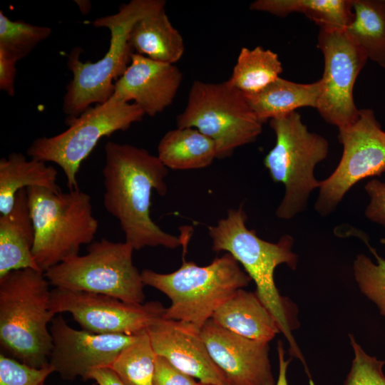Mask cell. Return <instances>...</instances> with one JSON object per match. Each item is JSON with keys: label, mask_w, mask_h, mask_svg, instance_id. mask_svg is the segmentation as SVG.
Listing matches in <instances>:
<instances>
[{"label": "cell", "mask_w": 385, "mask_h": 385, "mask_svg": "<svg viewBox=\"0 0 385 385\" xmlns=\"http://www.w3.org/2000/svg\"><path fill=\"white\" fill-rule=\"evenodd\" d=\"M104 150L103 205L119 222L125 242L134 250L182 246L181 236L165 232L150 217L153 191L167 192L168 168L158 156L132 145L110 141Z\"/></svg>", "instance_id": "1"}, {"label": "cell", "mask_w": 385, "mask_h": 385, "mask_svg": "<svg viewBox=\"0 0 385 385\" xmlns=\"http://www.w3.org/2000/svg\"><path fill=\"white\" fill-rule=\"evenodd\" d=\"M247 215L240 205L230 209L226 217L215 225L208 227L215 252L226 251L242 265L246 273L256 285V294L276 320L280 332L289 344V354L298 358L305 370L307 366L292 335L299 324L294 307L286 297H282L275 285L274 272L281 264L292 270L297 265V256L292 251L294 240L284 235L276 243L260 239L255 231L246 227Z\"/></svg>", "instance_id": "2"}, {"label": "cell", "mask_w": 385, "mask_h": 385, "mask_svg": "<svg viewBox=\"0 0 385 385\" xmlns=\"http://www.w3.org/2000/svg\"><path fill=\"white\" fill-rule=\"evenodd\" d=\"M164 0H132L122 4L118 11L93 21L96 28H107L111 40L108 50L100 60L91 63L80 59L81 48L70 53L67 66L73 77L67 85L63 111L67 118H76L92 104H102L112 96L115 83L130 63L133 49L130 34L140 19L165 9Z\"/></svg>", "instance_id": "3"}, {"label": "cell", "mask_w": 385, "mask_h": 385, "mask_svg": "<svg viewBox=\"0 0 385 385\" xmlns=\"http://www.w3.org/2000/svg\"><path fill=\"white\" fill-rule=\"evenodd\" d=\"M49 284L43 272L31 268L0 277L1 344L16 359L38 369L49 365L53 345Z\"/></svg>", "instance_id": "4"}, {"label": "cell", "mask_w": 385, "mask_h": 385, "mask_svg": "<svg viewBox=\"0 0 385 385\" xmlns=\"http://www.w3.org/2000/svg\"><path fill=\"white\" fill-rule=\"evenodd\" d=\"M141 277L144 285L160 291L171 300L164 319L190 323L199 329L237 289L252 281L228 252L206 266L183 258L180 268L173 272L144 270Z\"/></svg>", "instance_id": "5"}, {"label": "cell", "mask_w": 385, "mask_h": 385, "mask_svg": "<svg viewBox=\"0 0 385 385\" xmlns=\"http://www.w3.org/2000/svg\"><path fill=\"white\" fill-rule=\"evenodd\" d=\"M26 190L35 229L32 254L44 273L78 255L81 245L93 242L98 222L93 215L91 196L80 189L67 192L40 187Z\"/></svg>", "instance_id": "6"}, {"label": "cell", "mask_w": 385, "mask_h": 385, "mask_svg": "<svg viewBox=\"0 0 385 385\" xmlns=\"http://www.w3.org/2000/svg\"><path fill=\"white\" fill-rule=\"evenodd\" d=\"M276 143L264 159L274 182L284 185V195L276 211L289 220L302 211L311 192L319 188L314 175L316 165L328 154L327 140L309 132L296 111L270 120Z\"/></svg>", "instance_id": "7"}, {"label": "cell", "mask_w": 385, "mask_h": 385, "mask_svg": "<svg viewBox=\"0 0 385 385\" xmlns=\"http://www.w3.org/2000/svg\"><path fill=\"white\" fill-rule=\"evenodd\" d=\"M133 247L102 238L44 272L50 284L73 291L101 294L132 304L144 302V284L133 263Z\"/></svg>", "instance_id": "8"}, {"label": "cell", "mask_w": 385, "mask_h": 385, "mask_svg": "<svg viewBox=\"0 0 385 385\" xmlns=\"http://www.w3.org/2000/svg\"><path fill=\"white\" fill-rule=\"evenodd\" d=\"M176 123L178 128H196L211 138L219 159L228 158L236 148L255 141L262 130V123L245 95L227 81H194Z\"/></svg>", "instance_id": "9"}, {"label": "cell", "mask_w": 385, "mask_h": 385, "mask_svg": "<svg viewBox=\"0 0 385 385\" xmlns=\"http://www.w3.org/2000/svg\"><path fill=\"white\" fill-rule=\"evenodd\" d=\"M145 113L135 103L110 98L89 107L76 118H67L68 128L51 137L34 140L27 150L33 159L51 162L62 169L69 190L79 189L77 175L83 160L98 141L140 121Z\"/></svg>", "instance_id": "10"}, {"label": "cell", "mask_w": 385, "mask_h": 385, "mask_svg": "<svg viewBox=\"0 0 385 385\" xmlns=\"http://www.w3.org/2000/svg\"><path fill=\"white\" fill-rule=\"evenodd\" d=\"M339 140L343 145L341 160L320 182L315 204L322 215L332 212L356 183L385 172V131L372 109H360L353 124L339 128Z\"/></svg>", "instance_id": "11"}, {"label": "cell", "mask_w": 385, "mask_h": 385, "mask_svg": "<svg viewBox=\"0 0 385 385\" xmlns=\"http://www.w3.org/2000/svg\"><path fill=\"white\" fill-rule=\"evenodd\" d=\"M317 47L324 64L316 108L327 123L338 128L351 125L360 111L354 103V87L368 58L345 30L319 29Z\"/></svg>", "instance_id": "12"}, {"label": "cell", "mask_w": 385, "mask_h": 385, "mask_svg": "<svg viewBox=\"0 0 385 385\" xmlns=\"http://www.w3.org/2000/svg\"><path fill=\"white\" fill-rule=\"evenodd\" d=\"M50 307L68 312L82 329L95 334L136 335L163 318L166 308L158 301L132 304L101 294L55 287Z\"/></svg>", "instance_id": "13"}, {"label": "cell", "mask_w": 385, "mask_h": 385, "mask_svg": "<svg viewBox=\"0 0 385 385\" xmlns=\"http://www.w3.org/2000/svg\"><path fill=\"white\" fill-rule=\"evenodd\" d=\"M52 349L49 365L65 379H88L97 368L110 367L138 334H95L69 327L61 316L53 319L49 328Z\"/></svg>", "instance_id": "14"}, {"label": "cell", "mask_w": 385, "mask_h": 385, "mask_svg": "<svg viewBox=\"0 0 385 385\" xmlns=\"http://www.w3.org/2000/svg\"><path fill=\"white\" fill-rule=\"evenodd\" d=\"M214 363L229 385H275L269 342L250 339L217 324L212 319L200 329Z\"/></svg>", "instance_id": "15"}, {"label": "cell", "mask_w": 385, "mask_h": 385, "mask_svg": "<svg viewBox=\"0 0 385 385\" xmlns=\"http://www.w3.org/2000/svg\"><path fill=\"white\" fill-rule=\"evenodd\" d=\"M156 355L183 373L212 385H229L210 357L200 329L182 321L161 319L148 329Z\"/></svg>", "instance_id": "16"}, {"label": "cell", "mask_w": 385, "mask_h": 385, "mask_svg": "<svg viewBox=\"0 0 385 385\" xmlns=\"http://www.w3.org/2000/svg\"><path fill=\"white\" fill-rule=\"evenodd\" d=\"M182 80L183 73L174 64L133 53L111 98L125 103L133 101L145 115L153 117L172 104Z\"/></svg>", "instance_id": "17"}, {"label": "cell", "mask_w": 385, "mask_h": 385, "mask_svg": "<svg viewBox=\"0 0 385 385\" xmlns=\"http://www.w3.org/2000/svg\"><path fill=\"white\" fill-rule=\"evenodd\" d=\"M34 242L27 192L22 189L16 194L11 211L0 215V277L14 270L41 271L32 254Z\"/></svg>", "instance_id": "18"}, {"label": "cell", "mask_w": 385, "mask_h": 385, "mask_svg": "<svg viewBox=\"0 0 385 385\" xmlns=\"http://www.w3.org/2000/svg\"><path fill=\"white\" fill-rule=\"evenodd\" d=\"M219 326L244 337L270 342L280 332L256 292L237 289L211 318Z\"/></svg>", "instance_id": "19"}, {"label": "cell", "mask_w": 385, "mask_h": 385, "mask_svg": "<svg viewBox=\"0 0 385 385\" xmlns=\"http://www.w3.org/2000/svg\"><path fill=\"white\" fill-rule=\"evenodd\" d=\"M57 170L45 162L28 160L21 153H11L0 160V213L12 209L16 194L22 189L40 187L61 192L57 184Z\"/></svg>", "instance_id": "20"}, {"label": "cell", "mask_w": 385, "mask_h": 385, "mask_svg": "<svg viewBox=\"0 0 385 385\" xmlns=\"http://www.w3.org/2000/svg\"><path fill=\"white\" fill-rule=\"evenodd\" d=\"M322 89L320 79L299 83L279 77L261 91L245 95L251 109L263 124L302 107L317 108Z\"/></svg>", "instance_id": "21"}, {"label": "cell", "mask_w": 385, "mask_h": 385, "mask_svg": "<svg viewBox=\"0 0 385 385\" xmlns=\"http://www.w3.org/2000/svg\"><path fill=\"white\" fill-rule=\"evenodd\" d=\"M136 53L154 61L174 64L183 55V38L167 16L165 9L138 21L130 34Z\"/></svg>", "instance_id": "22"}, {"label": "cell", "mask_w": 385, "mask_h": 385, "mask_svg": "<svg viewBox=\"0 0 385 385\" xmlns=\"http://www.w3.org/2000/svg\"><path fill=\"white\" fill-rule=\"evenodd\" d=\"M158 158L173 170L200 169L217 158L215 142L193 128H177L167 132L158 145Z\"/></svg>", "instance_id": "23"}, {"label": "cell", "mask_w": 385, "mask_h": 385, "mask_svg": "<svg viewBox=\"0 0 385 385\" xmlns=\"http://www.w3.org/2000/svg\"><path fill=\"white\" fill-rule=\"evenodd\" d=\"M250 9L279 17L301 13L329 30H345L354 16L353 0H256Z\"/></svg>", "instance_id": "24"}, {"label": "cell", "mask_w": 385, "mask_h": 385, "mask_svg": "<svg viewBox=\"0 0 385 385\" xmlns=\"http://www.w3.org/2000/svg\"><path fill=\"white\" fill-rule=\"evenodd\" d=\"M353 11L346 33L368 58L385 68V0H353Z\"/></svg>", "instance_id": "25"}, {"label": "cell", "mask_w": 385, "mask_h": 385, "mask_svg": "<svg viewBox=\"0 0 385 385\" xmlns=\"http://www.w3.org/2000/svg\"><path fill=\"white\" fill-rule=\"evenodd\" d=\"M282 65L277 53L257 46L242 47L228 83L245 95L257 93L279 77Z\"/></svg>", "instance_id": "26"}, {"label": "cell", "mask_w": 385, "mask_h": 385, "mask_svg": "<svg viewBox=\"0 0 385 385\" xmlns=\"http://www.w3.org/2000/svg\"><path fill=\"white\" fill-rule=\"evenodd\" d=\"M156 356L147 329L123 349L108 368L124 385H154Z\"/></svg>", "instance_id": "27"}, {"label": "cell", "mask_w": 385, "mask_h": 385, "mask_svg": "<svg viewBox=\"0 0 385 385\" xmlns=\"http://www.w3.org/2000/svg\"><path fill=\"white\" fill-rule=\"evenodd\" d=\"M52 30L23 20L12 21L0 11V53L17 63L27 56Z\"/></svg>", "instance_id": "28"}, {"label": "cell", "mask_w": 385, "mask_h": 385, "mask_svg": "<svg viewBox=\"0 0 385 385\" xmlns=\"http://www.w3.org/2000/svg\"><path fill=\"white\" fill-rule=\"evenodd\" d=\"M368 246L377 263L364 255H358L353 264L354 275L361 292L376 304L385 317V260Z\"/></svg>", "instance_id": "29"}, {"label": "cell", "mask_w": 385, "mask_h": 385, "mask_svg": "<svg viewBox=\"0 0 385 385\" xmlns=\"http://www.w3.org/2000/svg\"><path fill=\"white\" fill-rule=\"evenodd\" d=\"M349 339L354 356L344 385H385V361L366 354L351 334Z\"/></svg>", "instance_id": "30"}, {"label": "cell", "mask_w": 385, "mask_h": 385, "mask_svg": "<svg viewBox=\"0 0 385 385\" xmlns=\"http://www.w3.org/2000/svg\"><path fill=\"white\" fill-rule=\"evenodd\" d=\"M53 371L50 365L34 368L0 354V385H43Z\"/></svg>", "instance_id": "31"}, {"label": "cell", "mask_w": 385, "mask_h": 385, "mask_svg": "<svg viewBox=\"0 0 385 385\" xmlns=\"http://www.w3.org/2000/svg\"><path fill=\"white\" fill-rule=\"evenodd\" d=\"M364 189L369 197L366 217L385 227V183L373 179L366 184Z\"/></svg>", "instance_id": "32"}, {"label": "cell", "mask_w": 385, "mask_h": 385, "mask_svg": "<svg viewBox=\"0 0 385 385\" xmlns=\"http://www.w3.org/2000/svg\"><path fill=\"white\" fill-rule=\"evenodd\" d=\"M154 385H199L193 377L183 373L164 357L157 355Z\"/></svg>", "instance_id": "33"}, {"label": "cell", "mask_w": 385, "mask_h": 385, "mask_svg": "<svg viewBox=\"0 0 385 385\" xmlns=\"http://www.w3.org/2000/svg\"><path fill=\"white\" fill-rule=\"evenodd\" d=\"M16 64L0 53V89L10 96L15 94Z\"/></svg>", "instance_id": "34"}, {"label": "cell", "mask_w": 385, "mask_h": 385, "mask_svg": "<svg viewBox=\"0 0 385 385\" xmlns=\"http://www.w3.org/2000/svg\"><path fill=\"white\" fill-rule=\"evenodd\" d=\"M88 379L94 380L98 385H124L115 373L108 367L92 370L88 376Z\"/></svg>", "instance_id": "35"}, {"label": "cell", "mask_w": 385, "mask_h": 385, "mask_svg": "<svg viewBox=\"0 0 385 385\" xmlns=\"http://www.w3.org/2000/svg\"><path fill=\"white\" fill-rule=\"evenodd\" d=\"M277 353L279 359V374L275 385H288L287 379V370L291 359H285L283 344L279 341L277 344Z\"/></svg>", "instance_id": "36"}, {"label": "cell", "mask_w": 385, "mask_h": 385, "mask_svg": "<svg viewBox=\"0 0 385 385\" xmlns=\"http://www.w3.org/2000/svg\"><path fill=\"white\" fill-rule=\"evenodd\" d=\"M78 6L80 10L81 11L83 14H88L91 7V2L88 0H78L75 1Z\"/></svg>", "instance_id": "37"}, {"label": "cell", "mask_w": 385, "mask_h": 385, "mask_svg": "<svg viewBox=\"0 0 385 385\" xmlns=\"http://www.w3.org/2000/svg\"><path fill=\"white\" fill-rule=\"evenodd\" d=\"M199 385H212V384H202L200 382Z\"/></svg>", "instance_id": "38"}]
</instances>
